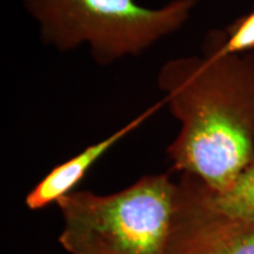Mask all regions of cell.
<instances>
[{
    "mask_svg": "<svg viewBox=\"0 0 254 254\" xmlns=\"http://www.w3.org/2000/svg\"><path fill=\"white\" fill-rule=\"evenodd\" d=\"M177 184L176 220L166 254H254V220L218 211L194 176L182 173Z\"/></svg>",
    "mask_w": 254,
    "mask_h": 254,
    "instance_id": "obj_4",
    "label": "cell"
},
{
    "mask_svg": "<svg viewBox=\"0 0 254 254\" xmlns=\"http://www.w3.org/2000/svg\"><path fill=\"white\" fill-rule=\"evenodd\" d=\"M206 192L218 211L232 218L254 220V165L244 171L227 190L214 192L206 186Z\"/></svg>",
    "mask_w": 254,
    "mask_h": 254,
    "instance_id": "obj_6",
    "label": "cell"
},
{
    "mask_svg": "<svg viewBox=\"0 0 254 254\" xmlns=\"http://www.w3.org/2000/svg\"><path fill=\"white\" fill-rule=\"evenodd\" d=\"M158 85L182 123L167 148L172 171L227 190L254 165V51L224 55L209 33L204 55L164 64Z\"/></svg>",
    "mask_w": 254,
    "mask_h": 254,
    "instance_id": "obj_1",
    "label": "cell"
},
{
    "mask_svg": "<svg viewBox=\"0 0 254 254\" xmlns=\"http://www.w3.org/2000/svg\"><path fill=\"white\" fill-rule=\"evenodd\" d=\"M198 1L173 0L148 8L134 0H21L39 24L44 43L60 51L87 44L100 65L140 55L178 31Z\"/></svg>",
    "mask_w": 254,
    "mask_h": 254,
    "instance_id": "obj_3",
    "label": "cell"
},
{
    "mask_svg": "<svg viewBox=\"0 0 254 254\" xmlns=\"http://www.w3.org/2000/svg\"><path fill=\"white\" fill-rule=\"evenodd\" d=\"M218 49L224 55H243L254 51V7L238 18L225 31H213Z\"/></svg>",
    "mask_w": 254,
    "mask_h": 254,
    "instance_id": "obj_7",
    "label": "cell"
},
{
    "mask_svg": "<svg viewBox=\"0 0 254 254\" xmlns=\"http://www.w3.org/2000/svg\"><path fill=\"white\" fill-rule=\"evenodd\" d=\"M161 103L154 105L151 109L146 110L138 118L132 120L123 128L118 129L104 140L87 146L84 151L74 157L68 159L65 163L57 165L46 174L36 186L27 193L25 198V205L31 211H38L50 206L53 202H58L64 196L74 192L75 186L84 179L92 166L97 163L103 155L109 152L117 142L131 133L140 124L145 122L151 114L160 109Z\"/></svg>",
    "mask_w": 254,
    "mask_h": 254,
    "instance_id": "obj_5",
    "label": "cell"
},
{
    "mask_svg": "<svg viewBox=\"0 0 254 254\" xmlns=\"http://www.w3.org/2000/svg\"><path fill=\"white\" fill-rule=\"evenodd\" d=\"M57 205L59 244L69 254H166L178 184L170 174H153L113 194L72 192Z\"/></svg>",
    "mask_w": 254,
    "mask_h": 254,
    "instance_id": "obj_2",
    "label": "cell"
}]
</instances>
